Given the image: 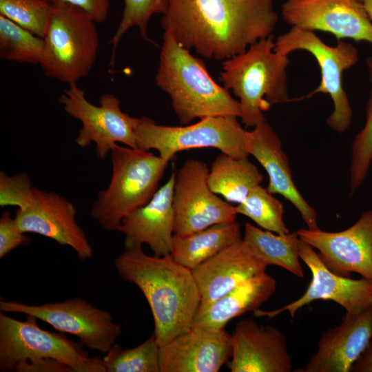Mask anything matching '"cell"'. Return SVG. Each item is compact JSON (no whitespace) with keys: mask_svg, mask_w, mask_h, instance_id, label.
Instances as JSON below:
<instances>
[{"mask_svg":"<svg viewBox=\"0 0 372 372\" xmlns=\"http://www.w3.org/2000/svg\"><path fill=\"white\" fill-rule=\"evenodd\" d=\"M34 198V187L30 177L25 172L8 176L0 172V206H16L24 209Z\"/></svg>","mask_w":372,"mask_h":372,"instance_id":"33","label":"cell"},{"mask_svg":"<svg viewBox=\"0 0 372 372\" xmlns=\"http://www.w3.org/2000/svg\"><path fill=\"white\" fill-rule=\"evenodd\" d=\"M246 149L263 167L269 176L267 190L288 200L298 210L307 229H320L315 209L299 192L282 141L271 126L263 122L248 131Z\"/></svg>","mask_w":372,"mask_h":372,"instance_id":"22","label":"cell"},{"mask_svg":"<svg viewBox=\"0 0 372 372\" xmlns=\"http://www.w3.org/2000/svg\"><path fill=\"white\" fill-rule=\"evenodd\" d=\"M276 290V280L265 271L242 281L231 291L197 316L192 328L211 331L225 329L233 318L247 311H255Z\"/></svg>","mask_w":372,"mask_h":372,"instance_id":"23","label":"cell"},{"mask_svg":"<svg viewBox=\"0 0 372 372\" xmlns=\"http://www.w3.org/2000/svg\"><path fill=\"white\" fill-rule=\"evenodd\" d=\"M372 340V304L343 316L338 326L324 332L316 351L296 372H350L351 367Z\"/></svg>","mask_w":372,"mask_h":372,"instance_id":"18","label":"cell"},{"mask_svg":"<svg viewBox=\"0 0 372 372\" xmlns=\"http://www.w3.org/2000/svg\"><path fill=\"white\" fill-rule=\"evenodd\" d=\"M281 14L291 28L372 44V21L362 0H285Z\"/></svg>","mask_w":372,"mask_h":372,"instance_id":"13","label":"cell"},{"mask_svg":"<svg viewBox=\"0 0 372 372\" xmlns=\"http://www.w3.org/2000/svg\"><path fill=\"white\" fill-rule=\"evenodd\" d=\"M274 50L288 56L295 50H305L314 56L320 69L321 79L309 96L320 93L329 94L333 103V110L327 116V124L338 133L346 132L351 125L353 112L343 87L342 76L344 71L358 63L357 48L342 39L331 46L324 43L314 32L291 28L278 37Z\"/></svg>","mask_w":372,"mask_h":372,"instance_id":"9","label":"cell"},{"mask_svg":"<svg viewBox=\"0 0 372 372\" xmlns=\"http://www.w3.org/2000/svg\"><path fill=\"white\" fill-rule=\"evenodd\" d=\"M112 175L97 194L90 216L107 231L147 204L158 189L169 161L149 150L117 145L111 152Z\"/></svg>","mask_w":372,"mask_h":372,"instance_id":"5","label":"cell"},{"mask_svg":"<svg viewBox=\"0 0 372 372\" xmlns=\"http://www.w3.org/2000/svg\"><path fill=\"white\" fill-rule=\"evenodd\" d=\"M267 267L242 238L199 265L192 271L200 297L196 316L242 281L265 271Z\"/></svg>","mask_w":372,"mask_h":372,"instance_id":"21","label":"cell"},{"mask_svg":"<svg viewBox=\"0 0 372 372\" xmlns=\"http://www.w3.org/2000/svg\"><path fill=\"white\" fill-rule=\"evenodd\" d=\"M367 14L372 21V0H362Z\"/></svg>","mask_w":372,"mask_h":372,"instance_id":"37","label":"cell"},{"mask_svg":"<svg viewBox=\"0 0 372 372\" xmlns=\"http://www.w3.org/2000/svg\"><path fill=\"white\" fill-rule=\"evenodd\" d=\"M154 332L143 343L124 349L114 344L102 358L105 372H161Z\"/></svg>","mask_w":372,"mask_h":372,"instance_id":"28","label":"cell"},{"mask_svg":"<svg viewBox=\"0 0 372 372\" xmlns=\"http://www.w3.org/2000/svg\"><path fill=\"white\" fill-rule=\"evenodd\" d=\"M114 266L122 279L135 285L144 295L160 347L192 329L200 297L190 269L171 255H147L141 245L124 247Z\"/></svg>","mask_w":372,"mask_h":372,"instance_id":"2","label":"cell"},{"mask_svg":"<svg viewBox=\"0 0 372 372\" xmlns=\"http://www.w3.org/2000/svg\"><path fill=\"white\" fill-rule=\"evenodd\" d=\"M231 355L225 329L192 328L160 347L161 372H218Z\"/></svg>","mask_w":372,"mask_h":372,"instance_id":"19","label":"cell"},{"mask_svg":"<svg viewBox=\"0 0 372 372\" xmlns=\"http://www.w3.org/2000/svg\"><path fill=\"white\" fill-rule=\"evenodd\" d=\"M350 372H372V340L355 361Z\"/></svg>","mask_w":372,"mask_h":372,"instance_id":"36","label":"cell"},{"mask_svg":"<svg viewBox=\"0 0 372 372\" xmlns=\"http://www.w3.org/2000/svg\"><path fill=\"white\" fill-rule=\"evenodd\" d=\"M124 8L118 27L109 44L115 49L129 29L137 27L141 37L150 41L147 26L151 17L156 14H164L167 8V0H123Z\"/></svg>","mask_w":372,"mask_h":372,"instance_id":"32","label":"cell"},{"mask_svg":"<svg viewBox=\"0 0 372 372\" xmlns=\"http://www.w3.org/2000/svg\"><path fill=\"white\" fill-rule=\"evenodd\" d=\"M300 239L318 250L324 264L335 273H359L372 282V209L363 212L350 227L335 232L320 229L296 231Z\"/></svg>","mask_w":372,"mask_h":372,"instance_id":"15","label":"cell"},{"mask_svg":"<svg viewBox=\"0 0 372 372\" xmlns=\"http://www.w3.org/2000/svg\"><path fill=\"white\" fill-rule=\"evenodd\" d=\"M236 210L238 214L249 218L265 230L281 235L289 233L283 219L282 203L260 185L236 206Z\"/></svg>","mask_w":372,"mask_h":372,"instance_id":"29","label":"cell"},{"mask_svg":"<svg viewBox=\"0 0 372 372\" xmlns=\"http://www.w3.org/2000/svg\"><path fill=\"white\" fill-rule=\"evenodd\" d=\"M155 81L183 125L196 118L240 116L239 101L211 78L204 61L165 32Z\"/></svg>","mask_w":372,"mask_h":372,"instance_id":"3","label":"cell"},{"mask_svg":"<svg viewBox=\"0 0 372 372\" xmlns=\"http://www.w3.org/2000/svg\"><path fill=\"white\" fill-rule=\"evenodd\" d=\"M83 347L61 333L41 328L33 316L19 320L0 313L1 371L30 372L36 365L53 360L73 372H105L102 359L90 357Z\"/></svg>","mask_w":372,"mask_h":372,"instance_id":"6","label":"cell"},{"mask_svg":"<svg viewBox=\"0 0 372 372\" xmlns=\"http://www.w3.org/2000/svg\"><path fill=\"white\" fill-rule=\"evenodd\" d=\"M176 171L158 189L149 201L121 221L117 231L124 236V247L147 245L154 255L171 254L174 237L173 193Z\"/></svg>","mask_w":372,"mask_h":372,"instance_id":"20","label":"cell"},{"mask_svg":"<svg viewBox=\"0 0 372 372\" xmlns=\"http://www.w3.org/2000/svg\"><path fill=\"white\" fill-rule=\"evenodd\" d=\"M299 255L312 274L305 293L295 301L275 310L259 309L254 311L255 316H267L270 319L289 311L294 317L300 308L316 300H332L348 313L360 311L372 304V282L364 278L355 280L335 273L324 264L313 247L301 240Z\"/></svg>","mask_w":372,"mask_h":372,"instance_id":"16","label":"cell"},{"mask_svg":"<svg viewBox=\"0 0 372 372\" xmlns=\"http://www.w3.org/2000/svg\"><path fill=\"white\" fill-rule=\"evenodd\" d=\"M231 372H290L292 359L285 335L251 318L236 324L231 334Z\"/></svg>","mask_w":372,"mask_h":372,"instance_id":"17","label":"cell"},{"mask_svg":"<svg viewBox=\"0 0 372 372\" xmlns=\"http://www.w3.org/2000/svg\"><path fill=\"white\" fill-rule=\"evenodd\" d=\"M40 65L48 77L69 85L87 76L99 46L96 22L74 6L52 5Z\"/></svg>","mask_w":372,"mask_h":372,"instance_id":"7","label":"cell"},{"mask_svg":"<svg viewBox=\"0 0 372 372\" xmlns=\"http://www.w3.org/2000/svg\"><path fill=\"white\" fill-rule=\"evenodd\" d=\"M44 39L0 14V58L9 61L40 64Z\"/></svg>","mask_w":372,"mask_h":372,"instance_id":"27","label":"cell"},{"mask_svg":"<svg viewBox=\"0 0 372 372\" xmlns=\"http://www.w3.org/2000/svg\"><path fill=\"white\" fill-rule=\"evenodd\" d=\"M242 240L250 251L267 266H278L298 278L304 277L300 262V239L296 231L281 235L246 223Z\"/></svg>","mask_w":372,"mask_h":372,"instance_id":"26","label":"cell"},{"mask_svg":"<svg viewBox=\"0 0 372 372\" xmlns=\"http://www.w3.org/2000/svg\"><path fill=\"white\" fill-rule=\"evenodd\" d=\"M0 311L33 316L60 332L76 336L83 347L103 354L122 333L121 324L114 321L109 311L94 307L81 297L41 304L1 300Z\"/></svg>","mask_w":372,"mask_h":372,"instance_id":"10","label":"cell"},{"mask_svg":"<svg viewBox=\"0 0 372 372\" xmlns=\"http://www.w3.org/2000/svg\"><path fill=\"white\" fill-rule=\"evenodd\" d=\"M59 101L69 115L82 123L75 139L76 145L85 148L94 143L99 159L104 160L118 143L138 148L134 133L137 118L121 110V101L114 94H103L99 105H95L86 99L84 91L73 83L65 90Z\"/></svg>","mask_w":372,"mask_h":372,"instance_id":"11","label":"cell"},{"mask_svg":"<svg viewBox=\"0 0 372 372\" xmlns=\"http://www.w3.org/2000/svg\"><path fill=\"white\" fill-rule=\"evenodd\" d=\"M161 26L183 47L225 61L274 30L273 0H167Z\"/></svg>","mask_w":372,"mask_h":372,"instance_id":"1","label":"cell"},{"mask_svg":"<svg viewBox=\"0 0 372 372\" xmlns=\"http://www.w3.org/2000/svg\"><path fill=\"white\" fill-rule=\"evenodd\" d=\"M262 180V174L248 157H234L223 153L211 163L207 178L214 193L238 205Z\"/></svg>","mask_w":372,"mask_h":372,"instance_id":"25","label":"cell"},{"mask_svg":"<svg viewBox=\"0 0 372 372\" xmlns=\"http://www.w3.org/2000/svg\"><path fill=\"white\" fill-rule=\"evenodd\" d=\"M372 87V56L366 61ZM350 194L364 182L372 161V87L366 107L365 123L355 136L351 147Z\"/></svg>","mask_w":372,"mask_h":372,"instance_id":"30","label":"cell"},{"mask_svg":"<svg viewBox=\"0 0 372 372\" xmlns=\"http://www.w3.org/2000/svg\"><path fill=\"white\" fill-rule=\"evenodd\" d=\"M209 171L205 163L190 158L176 172L173 193L174 235L186 236L236 220V207L210 189Z\"/></svg>","mask_w":372,"mask_h":372,"instance_id":"12","label":"cell"},{"mask_svg":"<svg viewBox=\"0 0 372 372\" xmlns=\"http://www.w3.org/2000/svg\"><path fill=\"white\" fill-rule=\"evenodd\" d=\"M241 238L240 225L236 220L216 224L186 236L174 235L170 255L192 271Z\"/></svg>","mask_w":372,"mask_h":372,"instance_id":"24","label":"cell"},{"mask_svg":"<svg viewBox=\"0 0 372 372\" xmlns=\"http://www.w3.org/2000/svg\"><path fill=\"white\" fill-rule=\"evenodd\" d=\"M51 5L65 3L85 11L96 23L105 21L108 15L110 0H47Z\"/></svg>","mask_w":372,"mask_h":372,"instance_id":"35","label":"cell"},{"mask_svg":"<svg viewBox=\"0 0 372 372\" xmlns=\"http://www.w3.org/2000/svg\"><path fill=\"white\" fill-rule=\"evenodd\" d=\"M77 210L66 198L54 192L34 187L32 203L17 208L14 220L23 233H34L71 247L79 258L85 260L94 254L84 231L76 221Z\"/></svg>","mask_w":372,"mask_h":372,"instance_id":"14","label":"cell"},{"mask_svg":"<svg viewBox=\"0 0 372 372\" xmlns=\"http://www.w3.org/2000/svg\"><path fill=\"white\" fill-rule=\"evenodd\" d=\"M274 48L272 34L223 61L220 81L239 99L240 118L246 127L265 122V112L272 105L289 101V60Z\"/></svg>","mask_w":372,"mask_h":372,"instance_id":"4","label":"cell"},{"mask_svg":"<svg viewBox=\"0 0 372 372\" xmlns=\"http://www.w3.org/2000/svg\"><path fill=\"white\" fill-rule=\"evenodd\" d=\"M52 10L47 0H0V14L43 38Z\"/></svg>","mask_w":372,"mask_h":372,"instance_id":"31","label":"cell"},{"mask_svg":"<svg viewBox=\"0 0 372 372\" xmlns=\"http://www.w3.org/2000/svg\"><path fill=\"white\" fill-rule=\"evenodd\" d=\"M30 241L25 233L21 231L10 211H3L0 218V258Z\"/></svg>","mask_w":372,"mask_h":372,"instance_id":"34","label":"cell"},{"mask_svg":"<svg viewBox=\"0 0 372 372\" xmlns=\"http://www.w3.org/2000/svg\"><path fill=\"white\" fill-rule=\"evenodd\" d=\"M237 117L212 116L181 126L158 125L145 116L137 118L134 133L137 147L155 149L170 162L181 151L215 148L234 157H248L246 141L248 131Z\"/></svg>","mask_w":372,"mask_h":372,"instance_id":"8","label":"cell"}]
</instances>
